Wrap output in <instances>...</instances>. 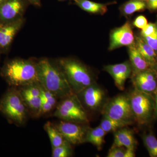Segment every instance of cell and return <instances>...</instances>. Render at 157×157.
<instances>
[{"mask_svg":"<svg viewBox=\"0 0 157 157\" xmlns=\"http://www.w3.org/2000/svg\"><path fill=\"white\" fill-rule=\"evenodd\" d=\"M38 82L59 99L73 93L63 71L47 58L37 62Z\"/></svg>","mask_w":157,"mask_h":157,"instance_id":"cell-1","label":"cell"},{"mask_svg":"<svg viewBox=\"0 0 157 157\" xmlns=\"http://www.w3.org/2000/svg\"><path fill=\"white\" fill-rule=\"evenodd\" d=\"M6 81L18 88L38 82L37 62L31 59H16L7 62L2 70Z\"/></svg>","mask_w":157,"mask_h":157,"instance_id":"cell-2","label":"cell"},{"mask_svg":"<svg viewBox=\"0 0 157 157\" xmlns=\"http://www.w3.org/2000/svg\"><path fill=\"white\" fill-rule=\"evenodd\" d=\"M57 64L64 74L71 90L76 94L96 82L89 69L77 60L61 58L58 60Z\"/></svg>","mask_w":157,"mask_h":157,"instance_id":"cell-3","label":"cell"},{"mask_svg":"<svg viewBox=\"0 0 157 157\" xmlns=\"http://www.w3.org/2000/svg\"><path fill=\"white\" fill-rule=\"evenodd\" d=\"M0 111L9 121L18 125L25 124L29 113L17 88L10 89L0 101Z\"/></svg>","mask_w":157,"mask_h":157,"instance_id":"cell-4","label":"cell"},{"mask_svg":"<svg viewBox=\"0 0 157 157\" xmlns=\"http://www.w3.org/2000/svg\"><path fill=\"white\" fill-rule=\"evenodd\" d=\"M53 116L62 121L79 124H87L90 121L87 110L74 93L60 99Z\"/></svg>","mask_w":157,"mask_h":157,"instance_id":"cell-5","label":"cell"},{"mask_svg":"<svg viewBox=\"0 0 157 157\" xmlns=\"http://www.w3.org/2000/svg\"><path fill=\"white\" fill-rule=\"evenodd\" d=\"M134 121L139 126H146L154 119L153 95L134 88L128 94Z\"/></svg>","mask_w":157,"mask_h":157,"instance_id":"cell-6","label":"cell"},{"mask_svg":"<svg viewBox=\"0 0 157 157\" xmlns=\"http://www.w3.org/2000/svg\"><path fill=\"white\" fill-rule=\"evenodd\" d=\"M101 111L103 116L113 119L131 124L135 122L128 95H119L108 100Z\"/></svg>","mask_w":157,"mask_h":157,"instance_id":"cell-7","label":"cell"},{"mask_svg":"<svg viewBox=\"0 0 157 157\" xmlns=\"http://www.w3.org/2000/svg\"><path fill=\"white\" fill-rule=\"evenodd\" d=\"M77 95L86 110H102L108 101L105 91L96 82Z\"/></svg>","mask_w":157,"mask_h":157,"instance_id":"cell-8","label":"cell"},{"mask_svg":"<svg viewBox=\"0 0 157 157\" xmlns=\"http://www.w3.org/2000/svg\"><path fill=\"white\" fill-rule=\"evenodd\" d=\"M55 125L65 140L72 145L85 143L86 136L89 128L87 124L61 120Z\"/></svg>","mask_w":157,"mask_h":157,"instance_id":"cell-9","label":"cell"},{"mask_svg":"<svg viewBox=\"0 0 157 157\" xmlns=\"http://www.w3.org/2000/svg\"><path fill=\"white\" fill-rule=\"evenodd\" d=\"M17 88L22 95L29 114L33 117H40L42 99L39 82Z\"/></svg>","mask_w":157,"mask_h":157,"instance_id":"cell-10","label":"cell"},{"mask_svg":"<svg viewBox=\"0 0 157 157\" xmlns=\"http://www.w3.org/2000/svg\"><path fill=\"white\" fill-rule=\"evenodd\" d=\"M134 88L153 95L157 89V73L152 68L136 73L131 77Z\"/></svg>","mask_w":157,"mask_h":157,"instance_id":"cell-11","label":"cell"},{"mask_svg":"<svg viewBox=\"0 0 157 157\" xmlns=\"http://www.w3.org/2000/svg\"><path fill=\"white\" fill-rule=\"evenodd\" d=\"M135 40L132 24L127 21L121 26L111 31L108 49L112 51L123 46H128L133 44Z\"/></svg>","mask_w":157,"mask_h":157,"instance_id":"cell-12","label":"cell"},{"mask_svg":"<svg viewBox=\"0 0 157 157\" xmlns=\"http://www.w3.org/2000/svg\"><path fill=\"white\" fill-rule=\"evenodd\" d=\"M24 22L23 17L10 22H0V52H6L9 50Z\"/></svg>","mask_w":157,"mask_h":157,"instance_id":"cell-13","label":"cell"},{"mask_svg":"<svg viewBox=\"0 0 157 157\" xmlns=\"http://www.w3.org/2000/svg\"><path fill=\"white\" fill-rule=\"evenodd\" d=\"M25 9L23 0H6L0 4V22H10L22 18Z\"/></svg>","mask_w":157,"mask_h":157,"instance_id":"cell-14","label":"cell"},{"mask_svg":"<svg viewBox=\"0 0 157 157\" xmlns=\"http://www.w3.org/2000/svg\"><path fill=\"white\" fill-rule=\"evenodd\" d=\"M104 70L113 78L117 88L120 90H124L126 81L131 77L132 73L130 61H126L121 63L107 65L104 66Z\"/></svg>","mask_w":157,"mask_h":157,"instance_id":"cell-15","label":"cell"},{"mask_svg":"<svg viewBox=\"0 0 157 157\" xmlns=\"http://www.w3.org/2000/svg\"><path fill=\"white\" fill-rule=\"evenodd\" d=\"M113 134L114 140L113 146L136 149L137 140L132 130L124 127L113 132Z\"/></svg>","mask_w":157,"mask_h":157,"instance_id":"cell-16","label":"cell"},{"mask_svg":"<svg viewBox=\"0 0 157 157\" xmlns=\"http://www.w3.org/2000/svg\"><path fill=\"white\" fill-rule=\"evenodd\" d=\"M128 51L130 58L129 61L132 67V73H138L151 68L137 50L135 42L128 46Z\"/></svg>","mask_w":157,"mask_h":157,"instance_id":"cell-17","label":"cell"},{"mask_svg":"<svg viewBox=\"0 0 157 157\" xmlns=\"http://www.w3.org/2000/svg\"><path fill=\"white\" fill-rule=\"evenodd\" d=\"M135 43L137 50L151 68L154 69L157 61V54L155 52L140 35L135 36Z\"/></svg>","mask_w":157,"mask_h":157,"instance_id":"cell-18","label":"cell"},{"mask_svg":"<svg viewBox=\"0 0 157 157\" xmlns=\"http://www.w3.org/2000/svg\"><path fill=\"white\" fill-rule=\"evenodd\" d=\"M76 6L91 14L103 15L107 12L109 4L95 2L89 0H73Z\"/></svg>","mask_w":157,"mask_h":157,"instance_id":"cell-19","label":"cell"},{"mask_svg":"<svg viewBox=\"0 0 157 157\" xmlns=\"http://www.w3.org/2000/svg\"><path fill=\"white\" fill-rule=\"evenodd\" d=\"M42 99L41 116L48 113L56 107L58 98L39 84Z\"/></svg>","mask_w":157,"mask_h":157,"instance_id":"cell-20","label":"cell"},{"mask_svg":"<svg viewBox=\"0 0 157 157\" xmlns=\"http://www.w3.org/2000/svg\"><path fill=\"white\" fill-rule=\"evenodd\" d=\"M107 134L100 126L95 128L89 127L86 136V142L92 144L98 150H100L104 143V137Z\"/></svg>","mask_w":157,"mask_h":157,"instance_id":"cell-21","label":"cell"},{"mask_svg":"<svg viewBox=\"0 0 157 157\" xmlns=\"http://www.w3.org/2000/svg\"><path fill=\"white\" fill-rule=\"evenodd\" d=\"M140 36L157 54V21L155 23L147 24L146 26L140 31Z\"/></svg>","mask_w":157,"mask_h":157,"instance_id":"cell-22","label":"cell"},{"mask_svg":"<svg viewBox=\"0 0 157 157\" xmlns=\"http://www.w3.org/2000/svg\"><path fill=\"white\" fill-rule=\"evenodd\" d=\"M147 9L146 2L142 0H129L120 8L121 14L125 16H130L135 12H141Z\"/></svg>","mask_w":157,"mask_h":157,"instance_id":"cell-23","label":"cell"},{"mask_svg":"<svg viewBox=\"0 0 157 157\" xmlns=\"http://www.w3.org/2000/svg\"><path fill=\"white\" fill-rule=\"evenodd\" d=\"M44 129L48 134L52 149L62 145L66 141L55 124L47 122L44 125Z\"/></svg>","mask_w":157,"mask_h":157,"instance_id":"cell-24","label":"cell"},{"mask_svg":"<svg viewBox=\"0 0 157 157\" xmlns=\"http://www.w3.org/2000/svg\"><path fill=\"white\" fill-rule=\"evenodd\" d=\"M131 124L123 121L116 120L103 116L100 126L106 133L114 132L119 129L126 127Z\"/></svg>","mask_w":157,"mask_h":157,"instance_id":"cell-25","label":"cell"},{"mask_svg":"<svg viewBox=\"0 0 157 157\" xmlns=\"http://www.w3.org/2000/svg\"><path fill=\"white\" fill-rule=\"evenodd\" d=\"M141 137L150 156L157 157V139L153 133H144Z\"/></svg>","mask_w":157,"mask_h":157,"instance_id":"cell-26","label":"cell"},{"mask_svg":"<svg viewBox=\"0 0 157 157\" xmlns=\"http://www.w3.org/2000/svg\"><path fill=\"white\" fill-rule=\"evenodd\" d=\"M73 150L72 144L66 140L57 147L52 149V157H70L73 155Z\"/></svg>","mask_w":157,"mask_h":157,"instance_id":"cell-27","label":"cell"},{"mask_svg":"<svg viewBox=\"0 0 157 157\" xmlns=\"http://www.w3.org/2000/svg\"><path fill=\"white\" fill-rule=\"evenodd\" d=\"M126 148L123 147L112 146L108 151L107 157H124Z\"/></svg>","mask_w":157,"mask_h":157,"instance_id":"cell-28","label":"cell"},{"mask_svg":"<svg viewBox=\"0 0 157 157\" xmlns=\"http://www.w3.org/2000/svg\"><path fill=\"white\" fill-rule=\"evenodd\" d=\"M148 24L147 19L145 16L140 15L136 17L133 22V25L137 28L143 29Z\"/></svg>","mask_w":157,"mask_h":157,"instance_id":"cell-29","label":"cell"},{"mask_svg":"<svg viewBox=\"0 0 157 157\" xmlns=\"http://www.w3.org/2000/svg\"><path fill=\"white\" fill-rule=\"evenodd\" d=\"M147 9L151 12L157 11V0H146Z\"/></svg>","mask_w":157,"mask_h":157,"instance_id":"cell-30","label":"cell"},{"mask_svg":"<svg viewBox=\"0 0 157 157\" xmlns=\"http://www.w3.org/2000/svg\"><path fill=\"white\" fill-rule=\"evenodd\" d=\"M135 149L126 148L124 157H134L135 156Z\"/></svg>","mask_w":157,"mask_h":157,"instance_id":"cell-31","label":"cell"},{"mask_svg":"<svg viewBox=\"0 0 157 157\" xmlns=\"http://www.w3.org/2000/svg\"><path fill=\"white\" fill-rule=\"evenodd\" d=\"M154 99L155 108L154 113V119L157 118V89L153 94Z\"/></svg>","mask_w":157,"mask_h":157,"instance_id":"cell-32","label":"cell"},{"mask_svg":"<svg viewBox=\"0 0 157 157\" xmlns=\"http://www.w3.org/2000/svg\"><path fill=\"white\" fill-rule=\"evenodd\" d=\"M29 2L34 6H39L41 5L40 0H27Z\"/></svg>","mask_w":157,"mask_h":157,"instance_id":"cell-33","label":"cell"},{"mask_svg":"<svg viewBox=\"0 0 157 157\" xmlns=\"http://www.w3.org/2000/svg\"><path fill=\"white\" fill-rule=\"evenodd\" d=\"M154 70H155L156 72L157 73V61L156 64L155 66V67L154 68Z\"/></svg>","mask_w":157,"mask_h":157,"instance_id":"cell-34","label":"cell"},{"mask_svg":"<svg viewBox=\"0 0 157 157\" xmlns=\"http://www.w3.org/2000/svg\"><path fill=\"white\" fill-rule=\"evenodd\" d=\"M6 1V0H0V4H2V3L3 2H4Z\"/></svg>","mask_w":157,"mask_h":157,"instance_id":"cell-35","label":"cell"},{"mask_svg":"<svg viewBox=\"0 0 157 157\" xmlns=\"http://www.w3.org/2000/svg\"><path fill=\"white\" fill-rule=\"evenodd\" d=\"M59 1H65V0H59Z\"/></svg>","mask_w":157,"mask_h":157,"instance_id":"cell-36","label":"cell"},{"mask_svg":"<svg viewBox=\"0 0 157 157\" xmlns=\"http://www.w3.org/2000/svg\"><path fill=\"white\" fill-rule=\"evenodd\" d=\"M142 1H145V2H146V0H142Z\"/></svg>","mask_w":157,"mask_h":157,"instance_id":"cell-37","label":"cell"},{"mask_svg":"<svg viewBox=\"0 0 157 157\" xmlns=\"http://www.w3.org/2000/svg\"><path fill=\"white\" fill-rule=\"evenodd\" d=\"M0 53H1V52H0Z\"/></svg>","mask_w":157,"mask_h":157,"instance_id":"cell-38","label":"cell"}]
</instances>
